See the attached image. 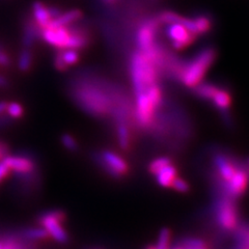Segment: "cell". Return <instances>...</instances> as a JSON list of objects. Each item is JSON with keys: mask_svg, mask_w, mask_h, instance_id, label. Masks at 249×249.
<instances>
[{"mask_svg": "<svg viewBox=\"0 0 249 249\" xmlns=\"http://www.w3.org/2000/svg\"><path fill=\"white\" fill-rule=\"evenodd\" d=\"M215 108L218 109V111H225L230 110L231 104H232V97L231 93L229 89H225L224 87H220L218 91L215 93L212 100L210 101Z\"/></svg>", "mask_w": 249, "mask_h": 249, "instance_id": "17", "label": "cell"}, {"mask_svg": "<svg viewBox=\"0 0 249 249\" xmlns=\"http://www.w3.org/2000/svg\"><path fill=\"white\" fill-rule=\"evenodd\" d=\"M5 112L7 115H9V118L11 120H18L24 115V108L17 102H11V103H7Z\"/></svg>", "mask_w": 249, "mask_h": 249, "instance_id": "27", "label": "cell"}, {"mask_svg": "<svg viewBox=\"0 0 249 249\" xmlns=\"http://www.w3.org/2000/svg\"><path fill=\"white\" fill-rule=\"evenodd\" d=\"M16 242H17V235L15 232L7 233L0 238V249H16Z\"/></svg>", "mask_w": 249, "mask_h": 249, "instance_id": "30", "label": "cell"}, {"mask_svg": "<svg viewBox=\"0 0 249 249\" xmlns=\"http://www.w3.org/2000/svg\"><path fill=\"white\" fill-rule=\"evenodd\" d=\"M37 223L50 235V238L59 244L69 242V233L64 228L67 222V213L64 210L54 209L43 212L37 216Z\"/></svg>", "mask_w": 249, "mask_h": 249, "instance_id": "6", "label": "cell"}, {"mask_svg": "<svg viewBox=\"0 0 249 249\" xmlns=\"http://www.w3.org/2000/svg\"><path fill=\"white\" fill-rule=\"evenodd\" d=\"M161 26L154 17L143 19L138 25L135 34V43L137 50L142 53L149 52L157 44L158 35Z\"/></svg>", "mask_w": 249, "mask_h": 249, "instance_id": "7", "label": "cell"}, {"mask_svg": "<svg viewBox=\"0 0 249 249\" xmlns=\"http://www.w3.org/2000/svg\"><path fill=\"white\" fill-rule=\"evenodd\" d=\"M54 67H55V69L59 72H65L69 68L66 62L64 61V59H62L60 51L56 54L55 57H54Z\"/></svg>", "mask_w": 249, "mask_h": 249, "instance_id": "32", "label": "cell"}, {"mask_svg": "<svg viewBox=\"0 0 249 249\" xmlns=\"http://www.w3.org/2000/svg\"><path fill=\"white\" fill-rule=\"evenodd\" d=\"M6 107H7V102H5V101H0V115L5 113Z\"/></svg>", "mask_w": 249, "mask_h": 249, "instance_id": "40", "label": "cell"}, {"mask_svg": "<svg viewBox=\"0 0 249 249\" xmlns=\"http://www.w3.org/2000/svg\"><path fill=\"white\" fill-rule=\"evenodd\" d=\"M170 188H173L180 193H187L190 191V185L186 180H184V178L177 177L174 180L173 184H171Z\"/></svg>", "mask_w": 249, "mask_h": 249, "instance_id": "31", "label": "cell"}, {"mask_svg": "<svg viewBox=\"0 0 249 249\" xmlns=\"http://www.w3.org/2000/svg\"><path fill=\"white\" fill-rule=\"evenodd\" d=\"M164 27L167 41H169L175 50H184L188 48L197 40V36H194L181 23H171V24L164 25Z\"/></svg>", "mask_w": 249, "mask_h": 249, "instance_id": "8", "label": "cell"}, {"mask_svg": "<svg viewBox=\"0 0 249 249\" xmlns=\"http://www.w3.org/2000/svg\"><path fill=\"white\" fill-rule=\"evenodd\" d=\"M91 159L106 175L114 178V180L123 178L130 171L128 162L121 155L110 150L92 152Z\"/></svg>", "mask_w": 249, "mask_h": 249, "instance_id": "5", "label": "cell"}, {"mask_svg": "<svg viewBox=\"0 0 249 249\" xmlns=\"http://www.w3.org/2000/svg\"><path fill=\"white\" fill-rule=\"evenodd\" d=\"M96 249H102V248H96Z\"/></svg>", "mask_w": 249, "mask_h": 249, "instance_id": "46", "label": "cell"}, {"mask_svg": "<svg viewBox=\"0 0 249 249\" xmlns=\"http://www.w3.org/2000/svg\"><path fill=\"white\" fill-rule=\"evenodd\" d=\"M82 18V12L80 10H71L66 13H62L59 17L52 19L48 26L46 28H56V27H62V26H68L70 24H73V23L77 22L79 19Z\"/></svg>", "mask_w": 249, "mask_h": 249, "instance_id": "16", "label": "cell"}, {"mask_svg": "<svg viewBox=\"0 0 249 249\" xmlns=\"http://www.w3.org/2000/svg\"><path fill=\"white\" fill-rule=\"evenodd\" d=\"M169 164H173V160H171V158L167 157V156H162V157H158L152 160L147 169H149V173L151 175L156 176L162 168H164Z\"/></svg>", "mask_w": 249, "mask_h": 249, "instance_id": "23", "label": "cell"}, {"mask_svg": "<svg viewBox=\"0 0 249 249\" xmlns=\"http://www.w3.org/2000/svg\"><path fill=\"white\" fill-rule=\"evenodd\" d=\"M220 116H221V120L223 122V124L227 126L228 128H232L233 127V120H232V116L230 110H225V111H220Z\"/></svg>", "mask_w": 249, "mask_h": 249, "instance_id": "33", "label": "cell"}, {"mask_svg": "<svg viewBox=\"0 0 249 249\" xmlns=\"http://www.w3.org/2000/svg\"><path fill=\"white\" fill-rule=\"evenodd\" d=\"M236 245L233 249H249V223L241 222L233 231Z\"/></svg>", "mask_w": 249, "mask_h": 249, "instance_id": "22", "label": "cell"}, {"mask_svg": "<svg viewBox=\"0 0 249 249\" xmlns=\"http://www.w3.org/2000/svg\"><path fill=\"white\" fill-rule=\"evenodd\" d=\"M33 15L36 24L42 29L48 26L49 22L52 20L48 11V6H46L41 1H36L33 4Z\"/></svg>", "mask_w": 249, "mask_h": 249, "instance_id": "20", "label": "cell"}, {"mask_svg": "<svg viewBox=\"0 0 249 249\" xmlns=\"http://www.w3.org/2000/svg\"><path fill=\"white\" fill-rule=\"evenodd\" d=\"M37 38H42V28L36 22L27 21L25 23L22 37V44L24 48H31Z\"/></svg>", "mask_w": 249, "mask_h": 249, "instance_id": "15", "label": "cell"}, {"mask_svg": "<svg viewBox=\"0 0 249 249\" xmlns=\"http://www.w3.org/2000/svg\"><path fill=\"white\" fill-rule=\"evenodd\" d=\"M221 85H218L216 83L212 82H204L201 81L198 83L196 87H194L192 89L193 95L196 98L204 100V101H211L212 98L214 97L215 93L218 91V89H220Z\"/></svg>", "mask_w": 249, "mask_h": 249, "instance_id": "18", "label": "cell"}, {"mask_svg": "<svg viewBox=\"0 0 249 249\" xmlns=\"http://www.w3.org/2000/svg\"><path fill=\"white\" fill-rule=\"evenodd\" d=\"M249 185V169H238L231 180L225 183L227 196L232 198H239L246 192Z\"/></svg>", "mask_w": 249, "mask_h": 249, "instance_id": "10", "label": "cell"}, {"mask_svg": "<svg viewBox=\"0 0 249 249\" xmlns=\"http://www.w3.org/2000/svg\"><path fill=\"white\" fill-rule=\"evenodd\" d=\"M70 36V31L67 26L56 28H44L42 29V38L47 43L55 48L62 50L66 48V44Z\"/></svg>", "mask_w": 249, "mask_h": 249, "instance_id": "12", "label": "cell"}, {"mask_svg": "<svg viewBox=\"0 0 249 249\" xmlns=\"http://www.w3.org/2000/svg\"><path fill=\"white\" fill-rule=\"evenodd\" d=\"M237 199L216 196L213 204V216L217 227L224 232H232L240 223Z\"/></svg>", "mask_w": 249, "mask_h": 249, "instance_id": "4", "label": "cell"}, {"mask_svg": "<svg viewBox=\"0 0 249 249\" xmlns=\"http://www.w3.org/2000/svg\"><path fill=\"white\" fill-rule=\"evenodd\" d=\"M121 89L113 84L84 83L77 87L73 93L75 102L85 112L96 118H105L110 115L114 97Z\"/></svg>", "mask_w": 249, "mask_h": 249, "instance_id": "1", "label": "cell"}, {"mask_svg": "<svg viewBox=\"0 0 249 249\" xmlns=\"http://www.w3.org/2000/svg\"><path fill=\"white\" fill-rule=\"evenodd\" d=\"M115 132L118 143L124 152L130 151L132 146V129L127 123H115Z\"/></svg>", "mask_w": 249, "mask_h": 249, "instance_id": "14", "label": "cell"}, {"mask_svg": "<svg viewBox=\"0 0 249 249\" xmlns=\"http://www.w3.org/2000/svg\"><path fill=\"white\" fill-rule=\"evenodd\" d=\"M48 11H49L51 19H55L62 14V12L56 6H48Z\"/></svg>", "mask_w": 249, "mask_h": 249, "instance_id": "37", "label": "cell"}, {"mask_svg": "<svg viewBox=\"0 0 249 249\" xmlns=\"http://www.w3.org/2000/svg\"><path fill=\"white\" fill-rule=\"evenodd\" d=\"M217 58V50L213 46H206L197 51L189 60H184L178 83L193 89L204 80L208 71Z\"/></svg>", "mask_w": 249, "mask_h": 249, "instance_id": "2", "label": "cell"}, {"mask_svg": "<svg viewBox=\"0 0 249 249\" xmlns=\"http://www.w3.org/2000/svg\"><path fill=\"white\" fill-rule=\"evenodd\" d=\"M60 142L69 152L75 153L79 150V144H78L76 138L69 133H65L60 136Z\"/></svg>", "mask_w": 249, "mask_h": 249, "instance_id": "28", "label": "cell"}, {"mask_svg": "<svg viewBox=\"0 0 249 249\" xmlns=\"http://www.w3.org/2000/svg\"><path fill=\"white\" fill-rule=\"evenodd\" d=\"M187 249H209L208 247H194V248H187Z\"/></svg>", "mask_w": 249, "mask_h": 249, "instance_id": "42", "label": "cell"}, {"mask_svg": "<svg viewBox=\"0 0 249 249\" xmlns=\"http://www.w3.org/2000/svg\"><path fill=\"white\" fill-rule=\"evenodd\" d=\"M11 123V119L9 118V115H4V116H2V115H0V127H2V126H7V124H9Z\"/></svg>", "mask_w": 249, "mask_h": 249, "instance_id": "38", "label": "cell"}, {"mask_svg": "<svg viewBox=\"0 0 249 249\" xmlns=\"http://www.w3.org/2000/svg\"><path fill=\"white\" fill-rule=\"evenodd\" d=\"M9 87V80L3 75H0V89H4Z\"/></svg>", "mask_w": 249, "mask_h": 249, "instance_id": "39", "label": "cell"}, {"mask_svg": "<svg viewBox=\"0 0 249 249\" xmlns=\"http://www.w3.org/2000/svg\"><path fill=\"white\" fill-rule=\"evenodd\" d=\"M181 24L188 28L196 36H200L210 33L213 27V18L205 13H199L194 17L188 18L182 16Z\"/></svg>", "mask_w": 249, "mask_h": 249, "instance_id": "9", "label": "cell"}, {"mask_svg": "<svg viewBox=\"0 0 249 249\" xmlns=\"http://www.w3.org/2000/svg\"><path fill=\"white\" fill-rule=\"evenodd\" d=\"M12 174V170L9 168L3 161H0V184L6 180L9 176Z\"/></svg>", "mask_w": 249, "mask_h": 249, "instance_id": "34", "label": "cell"}, {"mask_svg": "<svg viewBox=\"0 0 249 249\" xmlns=\"http://www.w3.org/2000/svg\"><path fill=\"white\" fill-rule=\"evenodd\" d=\"M155 177L159 186L163 187V188H170L171 184L178 177V169L174 164H169L162 168Z\"/></svg>", "mask_w": 249, "mask_h": 249, "instance_id": "21", "label": "cell"}, {"mask_svg": "<svg viewBox=\"0 0 249 249\" xmlns=\"http://www.w3.org/2000/svg\"><path fill=\"white\" fill-rule=\"evenodd\" d=\"M31 66H33V53L28 48H24L19 54L18 69L21 72H27Z\"/></svg>", "mask_w": 249, "mask_h": 249, "instance_id": "24", "label": "cell"}, {"mask_svg": "<svg viewBox=\"0 0 249 249\" xmlns=\"http://www.w3.org/2000/svg\"><path fill=\"white\" fill-rule=\"evenodd\" d=\"M178 246L182 247L183 249L187 248H194V247H208V243L205 240H202L197 237H184L178 241Z\"/></svg>", "mask_w": 249, "mask_h": 249, "instance_id": "25", "label": "cell"}, {"mask_svg": "<svg viewBox=\"0 0 249 249\" xmlns=\"http://www.w3.org/2000/svg\"><path fill=\"white\" fill-rule=\"evenodd\" d=\"M11 64V58L3 49L0 50V66L1 67H7Z\"/></svg>", "mask_w": 249, "mask_h": 249, "instance_id": "36", "label": "cell"}, {"mask_svg": "<svg viewBox=\"0 0 249 249\" xmlns=\"http://www.w3.org/2000/svg\"><path fill=\"white\" fill-rule=\"evenodd\" d=\"M3 162L16 175H27L37 170L36 161L26 155H9Z\"/></svg>", "mask_w": 249, "mask_h": 249, "instance_id": "11", "label": "cell"}, {"mask_svg": "<svg viewBox=\"0 0 249 249\" xmlns=\"http://www.w3.org/2000/svg\"><path fill=\"white\" fill-rule=\"evenodd\" d=\"M144 249H156V248H155V246L151 245V246H146Z\"/></svg>", "mask_w": 249, "mask_h": 249, "instance_id": "43", "label": "cell"}, {"mask_svg": "<svg viewBox=\"0 0 249 249\" xmlns=\"http://www.w3.org/2000/svg\"><path fill=\"white\" fill-rule=\"evenodd\" d=\"M130 77L134 96L147 91L153 85L160 83L161 75L153 61L136 50L130 59Z\"/></svg>", "mask_w": 249, "mask_h": 249, "instance_id": "3", "label": "cell"}, {"mask_svg": "<svg viewBox=\"0 0 249 249\" xmlns=\"http://www.w3.org/2000/svg\"><path fill=\"white\" fill-rule=\"evenodd\" d=\"M62 59L67 64L68 67L76 65L79 61V54H78L77 50L74 49H62L60 50Z\"/></svg>", "mask_w": 249, "mask_h": 249, "instance_id": "29", "label": "cell"}, {"mask_svg": "<svg viewBox=\"0 0 249 249\" xmlns=\"http://www.w3.org/2000/svg\"><path fill=\"white\" fill-rule=\"evenodd\" d=\"M171 243V231L167 228L160 230L157 243L155 245L156 249H169Z\"/></svg>", "mask_w": 249, "mask_h": 249, "instance_id": "26", "label": "cell"}, {"mask_svg": "<svg viewBox=\"0 0 249 249\" xmlns=\"http://www.w3.org/2000/svg\"><path fill=\"white\" fill-rule=\"evenodd\" d=\"M107 5H115L119 2V0H102Z\"/></svg>", "mask_w": 249, "mask_h": 249, "instance_id": "41", "label": "cell"}, {"mask_svg": "<svg viewBox=\"0 0 249 249\" xmlns=\"http://www.w3.org/2000/svg\"><path fill=\"white\" fill-rule=\"evenodd\" d=\"M9 155H11L10 145L3 140H0V161H3Z\"/></svg>", "mask_w": 249, "mask_h": 249, "instance_id": "35", "label": "cell"}, {"mask_svg": "<svg viewBox=\"0 0 249 249\" xmlns=\"http://www.w3.org/2000/svg\"><path fill=\"white\" fill-rule=\"evenodd\" d=\"M247 164H248V166H249V158H248V161H247Z\"/></svg>", "mask_w": 249, "mask_h": 249, "instance_id": "45", "label": "cell"}, {"mask_svg": "<svg viewBox=\"0 0 249 249\" xmlns=\"http://www.w3.org/2000/svg\"><path fill=\"white\" fill-rule=\"evenodd\" d=\"M173 249H183V248H182V247H180V246H178V245H176V246H175V247H174Z\"/></svg>", "mask_w": 249, "mask_h": 249, "instance_id": "44", "label": "cell"}, {"mask_svg": "<svg viewBox=\"0 0 249 249\" xmlns=\"http://www.w3.org/2000/svg\"><path fill=\"white\" fill-rule=\"evenodd\" d=\"M18 235L25 239L27 241H30V242H38V241H46L49 240L50 235L48 233L44 228H26V229H22L18 231H16Z\"/></svg>", "mask_w": 249, "mask_h": 249, "instance_id": "19", "label": "cell"}, {"mask_svg": "<svg viewBox=\"0 0 249 249\" xmlns=\"http://www.w3.org/2000/svg\"><path fill=\"white\" fill-rule=\"evenodd\" d=\"M70 36L65 49L80 50L88 47L90 43L89 33L83 27L72 26L69 28Z\"/></svg>", "mask_w": 249, "mask_h": 249, "instance_id": "13", "label": "cell"}]
</instances>
